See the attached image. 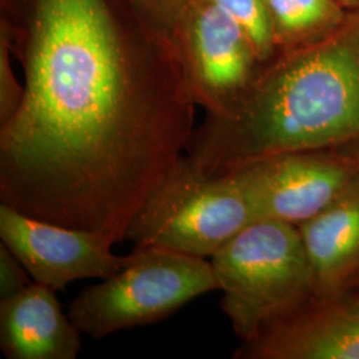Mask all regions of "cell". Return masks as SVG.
Here are the masks:
<instances>
[{
	"mask_svg": "<svg viewBox=\"0 0 359 359\" xmlns=\"http://www.w3.org/2000/svg\"><path fill=\"white\" fill-rule=\"evenodd\" d=\"M25 96L0 126V201L126 241L184 156L197 104L167 34L130 0H0Z\"/></svg>",
	"mask_w": 359,
	"mask_h": 359,
	"instance_id": "6da1fadb",
	"label": "cell"
},
{
	"mask_svg": "<svg viewBox=\"0 0 359 359\" xmlns=\"http://www.w3.org/2000/svg\"><path fill=\"white\" fill-rule=\"evenodd\" d=\"M359 140V7L321 41L262 63L224 116L206 115L187 152L209 176L276 154Z\"/></svg>",
	"mask_w": 359,
	"mask_h": 359,
	"instance_id": "7a4b0ae2",
	"label": "cell"
},
{
	"mask_svg": "<svg viewBox=\"0 0 359 359\" xmlns=\"http://www.w3.org/2000/svg\"><path fill=\"white\" fill-rule=\"evenodd\" d=\"M209 261L222 292L221 309L243 342L316 298L313 270L293 224L258 219Z\"/></svg>",
	"mask_w": 359,
	"mask_h": 359,
	"instance_id": "3957f363",
	"label": "cell"
},
{
	"mask_svg": "<svg viewBox=\"0 0 359 359\" xmlns=\"http://www.w3.org/2000/svg\"><path fill=\"white\" fill-rule=\"evenodd\" d=\"M213 290L219 286L206 258L160 248L133 249L121 269L74 298L68 316L81 333L102 339L165 320Z\"/></svg>",
	"mask_w": 359,
	"mask_h": 359,
	"instance_id": "277c9868",
	"label": "cell"
},
{
	"mask_svg": "<svg viewBox=\"0 0 359 359\" xmlns=\"http://www.w3.org/2000/svg\"><path fill=\"white\" fill-rule=\"evenodd\" d=\"M258 221L231 175L209 176L184 154L129 225L133 249L160 248L210 258Z\"/></svg>",
	"mask_w": 359,
	"mask_h": 359,
	"instance_id": "5b68a950",
	"label": "cell"
},
{
	"mask_svg": "<svg viewBox=\"0 0 359 359\" xmlns=\"http://www.w3.org/2000/svg\"><path fill=\"white\" fill-rule=\"evenodd\" d=\"M196 104L226 115L262 62L241 26L212 0H192L170 32Z\"/></svg>",
	"mask_w": 359,
	"mask_h": 359,
	"instance_id": "8992f818",
	"label": "cell"
},
{
	"mask_svg": "<svg viewBox=\"0 0 359 359\" xmlns=\"http://www.w3.org/2000/svg\"><path fill=\"white\" fill-rule=\"evenodd\" d=\"M358 170L335 148L276 154L226 175L243 188L258 219L299 225L329 205Z\"/></svg>",
	"mask_w": 359,
	"mask_h": 359,
	"instance_id": "52a82bcc",
	"label": "cell"
},
{
	"mask_svg": "<svg viewBox=\"0 0 359 359\" xmlns=\"http://www.w3.org/2000/svg\"><path fill=\"white\" fill-rule=\"evenodd\" d=\"M0 240L35 283L56 292L79 280H103L129 259L114 255V245L97 234L29 217L4 204L0 205Z\"/></svg>",
	"mask_w": 359,
	"mask_h": 359,
	"instance_id": "ba28073f",
	"label": "cell"
},
{
	"mask_svg": "<svg viewBox=\"0 0 359 359\" xmlns=\"http://www.w3.org/2000/svg\"><path fill=\"white\" fill-rule=\"evenodd\" d=\"M233 358L359 359V285L316 297L243 342Z\"/></svg>",
	"mask_w": 359,
	"mask_h": 359,
	"instance_id": "9c48e42d",
	"label": "cell"
},
{
	"mask_svg": "<svg viewBox=\"0 0 359 359\" xmlns=\"http://www.w3.org/2000/svg\"><path fill=\"white\" fill-rule=\"evenodd\" d=\"M55 293L34 281L0 299V348L6 358H76L83 333L63 313Z\"/></svg>",
	"mask_w": 359,
	"mask_h": 359,
	"instance_id": "30bf717a",
	"label": "cell"
},
{
	"mask_svg": "<svg viewBox=\"0 0 359 359\" xmlns=\"http://www.w3.org/2000/svg\"><path fill=\"white\" fill-rule=\"evenodd\" d=\"M297 226L317 298L359 285V170L329 205Z\"/></svg>",
	"mask_w": 359,
	"mask_h": 359,
	"instance_id": "8fae6325",
	"label": "cell"
},
{
	"mask_svg": "<svg viewBox=\"0 0 359 359\" xmlns=\"http://www.w3.org/2000/svg\"><path fill=\"white\" fill-rule=\"evenodd\" d=\"M277 52L321 41L346 22L339 0H266Z\"/></svg>",
	"mask_w": 359,
	"mask_h": 359,
	"instance_id": "7c38bea8",
	"label": "cell"
},
{
	"mask_svg": "<svg viewBox=\"0 0 359 359\" xmlns=\"http://www.w3.org/2000/svg\"><path fill=\"white\" fill-rule=\"evenodd\" d=\"M241 26L262 63L277 55L266 0H212Z\"/></svg>",
	"mask_w": 359,
	"mask_h": 359,
	"instance_id": "4fadbf2b",
	"label": "cell"
},
{
	"mask_svg": "<svg viewBox=\"0 0 359 359\" xmlns=\"http://www.w3.org/2000/svg\"><path fill=\"white\" fill-rule=\"evenodd\" d=\"M11 46L7 31L0 27V126L8 123L18 112L25 96L11 65Z\"/></svg>",
	"mask_w": 359,
	"mask_h": 359,
	"instance_id": "5bb4252c",
	"label": "cell"
},
{
	"mask_svg": "<svg viewBox=\"0 0 359 359\" xmlns=\"http://www.w3.org/2000/svg\"><path fill=\"white\" fill-rule=\"evenodd\" d=\"M192 0H130L142 18L170 36L180 15Z\"/></svg>",
	"mask_w": 359,
	"mask_h": 359,
	"instance_id": "9a60e30c",
	"label": "cell"
},
{
	"mask_svg": "<svg viewBox=\"0 0 359 359\" xmlns=\"http://www.w3.org/2000/svg\"><path fill=\"white\" fill-rule=\"evenodd\" d=\"M18 257L4 244L0 245V299L20 293L32 281Z\"/></svg>",
	"mask_w": 359,
	"mask_h": 359,
	"instance_id": "2e32d148",
	"label": "cell"
},
{
	"mask_svg": "<svg viewBox=\"0 0 359 359\" xmlns=\"http://www.w3.org/2000/svg\"><path fill=\"white\" fill-rule=\"evenodd\" d=\"M339 149L342 152H345L359 169V140L346 144V145L341 147Z\"/></svg>",
	"mask_w": 359,
	"mask_h": 359,
	"instance_id": "e0dca14e",
	"label": "cell"
},
{
	"mask_svg": "<svg viewBox=\"0 0 359 359\" xmlns=\"http://www.w3.org/2000/svg\"><path fill=\"white\" fill-rule=\"evenodd\" d=\"M339 1L346 7L348 11H350V10H354V8H358L359 7V0H339Z\"/></svg>",
	"mask_w": 359,
	"mask_h": 359,
	"instance_id": "ac0fdd59",
	"label": "cell"
}]
</instances>
